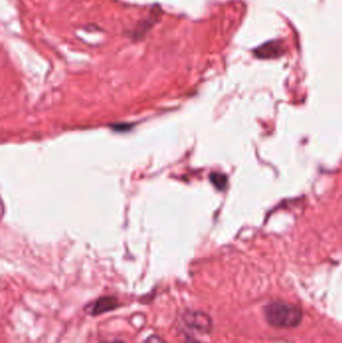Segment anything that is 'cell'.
<instances>
[{
	"mask_svg": "<svg viewBox=\"0 0 342 343\" xmlns=\"http://www.w3.org/2000/svg\"><path fill=\"white\" fill-rule=\"evenodd\" d=\"M268 323L277 328H293L300 324L302 311L298 306L283 301H273L264 308Z\"/></svg>",
	"mask_w": 342,
	"mask_h": 343,
	"instance_id": "1",
	"label": "cell"
},
{
	"mask_svg": "<svg viewBox=\"0 0 342 343\" xmlns=\"http://www.w3.org/2000/svg\"><path fill=\"white\" fill-rule=\"evenodd\" d=\"M185 324L200 333H209L212 329L210 316L201 311H188L184 314Z\"/></svg>",
	"mask_w": 342,
	"mask_h": 343,
	"instance_id": "2",
	"label": "cell"
},
{
	"mask_svg": "<svg viewBox=\"0 0 342 343\" xmlns=\"http://www.w3.org/2000/svg\"><path fill=\"white\" fill-rule=\"evenodd\" d=\"M119 306L120 303L118 302L117 298L113 296H104L98 298L93 304L88 306V313H90L93 316H97L105 312L115 310Z\"/></svg>",
	"mask_w": 342,
	"mask_h": 343,
	"instance_id": "3",
	"label": "cell"
},
{
	"mask_svg": "<svg viewBox=\"0 0 342 343\" xmlns=\"http://www.w3.org/2000/svg\"><path fill=\"white\" fill-rule=\"evenodd\" d=\"M282 53V46L279 42H271L255 50V54L260 58H272Z\"/></svg>",
	"mask_w": 342,
	"mask_h": 343,
	"instance_id": "4",
	"label": "cell"
},
{
	"mask_svg": "<svg viewBox=\"0 0 342 343\" xmlns=\"http://www.w3.org/2000/svg\"><path fill=\"white\" fill-rule=\"evenodd\" d=\"M211 182L218 190H223L227 186V177L221 173H213L210 176Z\"/></svg>",
	"mask_w": 342,
	"mask_h": 343,
	"instance_id": "5",
	"label": "cell"
},
{
	"mask_svg": "<svg viewBox=\"0 0 342 343\" xmlns=\"http://www.w3.org/2000/svg\"><path fill=\"white\" fill-rule=\"evenodd\" d=\"M143 343H167L162 337L158 336V335H151L148 336L147 339H145V341Z\"/></svg>",
	"mask_w": 342,
	"mask_h": 343,
	"instance_id": "6",
	"label": "cell"
},
{
	"mask_svg": "<svg viewBox=\"0 0 342 343\" xmlns=\"http://www.w3.org/2000/svg\"><path fill=\"white\" fill-rule=\"evenodd\" d=\"M185 343H199V342L196 341V340H194V339H188Z\"/></svg>",
	"mask_w": 342,
	"mask_h": 343,
	"instance_id": "7",
	"label": "cell"
},
{
	"mask_svg": "<svg viewBox=\"0 0 342 343\" xmlns=\"http://www.w3.org/2000/svg\"><path fill=\"white\" fill-rule=\"evenodd\" d=\"M105 343H124V342L122 340H114L112 342H105Z\"/></svg>",
	"mask_w": 342,
	"mask_h": 343,
	"instance_id": "8",
	"label": "cell"
}]
</instances>
